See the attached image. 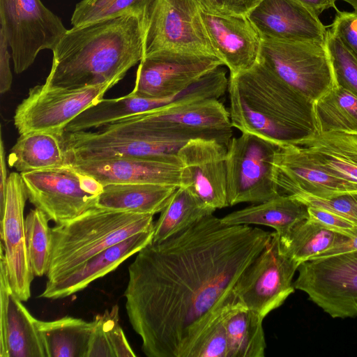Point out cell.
<instances>
[{
  "instance_id": "cell-1",
  "label": "cell",
  "mask_w": 357,
  "mask_h": 357,
  "mask_svg": "<svg viewBox=\"0 0 357 357\" xmlns=\"http://www.w3.org/2000/svg\"><path fill=\"white\" fill-rule=\"evenodd\" d=\"M273 232L208 215L137 252L128 268L126 310L149 357H189Z\"/></svg>"
},
{
  "instance_id": "cell-2",
  "label": "cell",
  "mask_w": 357,
  "mask_h": 357,
  "mask_svg": "<svg viewBox=\"0 0 357 357\" xmlns=\"http://www.w3.org/2000/svg\"><path fill=\"white\" fill-rule=\"evenodd\" d=\"M144 22L123 15L67 30L52 50L45 85L79 89L114 82L144 56Z\"/></svg>"
},
{
  "instance_id": "cell-3",
  "label": "cell",
  "mask_w": 357,
  "mask_h": 357,
  "mask_svg": "<svg viewBox=\"0 0 357 357\" xmlns=\"http://www.w3.org/2000/svg\"><path fill=\"white\" fill-rule=\"evenodd\" d=\"M154 229L153 215L93 206L52 227V280L76 268L108 248Z\"/></svg>"
},
{
  "instance_id": "cell-4",
  "label": "cell",
  "mask_w": 357,
  "mask_h": 357,
  "mask_svg": "<svg viewBox=\"0 0 357 357\" xmlns=\"http://www.w3.org/2000/svg\"><path fill=\"white\" fill-rule=\"evenodd\" d=\"M100 128L132 130L167 139H215L227 146L233 135L229 110L214 98L155 109Z\"/></svg>"
},
{
  "instance_id": "cell-5",
  "label": "cell",
  "mask_w": 357,
  "mask_h": 357,
  "mask_svg": "<svg viewBox=\"0 0 357 357\" xmlns=\"http://www.w3.org/2000/svg\"><path fill=\"white\" fill-rule=\"evenodd\" d=\"M258 61L313 103L337 85L326 42L262 38Z\"/></svg>"
},
{
  "instance_id": "cell-6",
  "label": "cell",
  "mask_w": 357,
  "mask_h": 357,
  "mask_svg": "<svg viewBox=\"0 0 357 357\" xmlns=\"http://www.w3.org/2000/svg\"><path fill=\"white\" fill-rule=\"evenodd\" d=\"M234 85L269 121L305 137L317 131L313 102L259 61L250 69L229 76Z\"/></svg>"
},
{
  "instance_id": "cell-7",
  "label": "cell",
  "mask_w": 357,
  "mask_h": 357,
  "mask_svg": "<svg viewBox=\"0 0 357 357\" xmlns=\"http://www.w3.org/2000/svg\"><path fill=\"white\" fill-rule=\"evenodd\" d=\"M0 25L17 74L28 69L41 50L52 51L67 31L40 0H0Z\"/></svg>"
},
{
  "instance_id": "cell-8",
  "label": "cell",
  "mask_w": 357,
  "mask_h": 357,
  "mask_svg": "<svg viewBox=\"0 0 357 357\" xmlns=\"http://www.w3.org/2000/svg\"><path fill=\"white\" fill-rule=\"evenodd\" d=\"M198 0H155L144 21V56L160 51L217 56Z\"/></svg>"
},
{
  "instance_id": "cell-9",
  "label": "cell",
  "mask_w": 357,
  "mask_h": 357,
  "mask_svg": "<svg viewBox=\"0 0 357 357\" xmlns=\"http://www.w3.org/2000/svg\"><path fill=\"white\" fill-rule=\"evenodd\" d=\"M278 145L257 135L242 132L227 144V179L229 206L259 204L280 192L273 177Z\"/></svg>"
},
{
  "instance_id": "cell-10",
  "label": "cell",
  "mask_w": 357,
  "mask_h": 357,
  "mask_svg": "<svg viewBox=\"0 0 357 357\" xmlns=\"http://www.w3.org/2000/svg\"><path fill=\"white\" fill-rule=\"evenodd\" d=\"M115 84L108 82L79 89L36 85L16 107L14 125L20 135L48 132L62 135L75 118L102 99Z\"/></svg>"
},
{
  "instance_id": "cell-11",
  "label": "cell",
  "mask_w": 357,
  "mask_h": 357,
  "mask_svg": "<svg viewBox=\"0 0 357 357\" xmlns=\"http://www.w3.org/2000/svg\"><path fill=\"white\" fill-rule=\"evenodd\" d=\"M295 289L333 318L357 316V250L310 259L298 267Z\"/></svg>"
},
{
  "instance_id": "cell-12",
  "label": "cell",
  "mask_w": 357,
  "mask_h": 357,
  "mask_svg": "<svg viewBox=\"0 0 357 357\" xmlns=\"http://www.w3.org/2000/svg\"><path fill=\"white\" fill-rule=\"evenodd\" d=\"M299 265L281 251L280 236L273 231L269 243L240 276L234 292L264 319L294 293L292 280Z\"/></svg>"
},
{
  "instance_id": "cell-13",
  "label": "cell",
  "mask_w": 357,
  "mask_h": 357,
  "mask_svg": "<svg viewBox=\"0 0 357 357\" xmlns=\"http://www.w3.org/2000/svg\"><path fill=\"white\" fill-rule=\"evenodd\" d=\"M216 56L160 51L142 58L130 94L162 98L178 93L215 68L223 66Z\"/></svg>"
},
{
  "instance_id": "cell-14",
  "label": "cell",
  "mask_w": 357,
  "mask_h": 357,
  "mask_svg": "<svg viewBox=\"0 0 357 357\" xmlns=\"http://www.w3.org/2000/svg\"><path fill=\"white\" fill-rule=\"evenodd\" d=\"M227 146L215 139L188 141L178 151L182 165L181 186L215 211L229 206Z\"/></svg>"
},
{
  "instance_id": "cell-15",
  "label": "cell",
  "mask_w": 357,
  "mask_h": 357,
  "mask_svg": "<svg viewBox=\"0 0 357 357\" xmlns=\"http://www.w3.org/2000/svg\"><path fill=\"white\" fill-rule=\"evenodd\" d=\"M20 174L29 202L56 224L96 206L98 197L82 188L78 172L71 165Z\"/></svg>"
},
{
  "instance_id": "cell-16",
  "label": "cell",
  "mask_w": 357,
  "mask_h": 357,
  "mask_svg": "<svg viewBox=\"0 0 357 357\" xmlns=\"http://www.w3.org/2000/svg\"><path fill=\"white\" fill-rule=\"evenodd\" d=\"M28 196L20 173L8 178L3 211L0 214L1 238L8 280L15 294L22 301L31 296L34 278L26 241L24 211Z\"/></svg>"
},
{
  "instance_id": "cell-17",
  "label": "cell",
  "mask_w": 357,
  "mask_h": 357,
  "mask_svg": "<svg viewBox=\"0 0 357 357\" xmlns=\"http://www.w3.org/2000/svg\"><path fill=\"white\" fill-rule=\"evenodd\" d=\"M273 177L280 192L291 196L328 197L357 191V183L331 173L296 144L278 146L273 160Z\"/></svg>"
},
{
  "instance_id": "cell-18",
  "label": "cell",
  "mask_w": 357,
  "mask_h": 357,
  "mask_svg": "<svg viewBox=\"0 0 357 357\" xmlns=\"http://www.w3.org/2000/svg\"><path fill=\"white\" fill-rule=\"evenodd\" d=\"M211 43L219 59L236 76L259 60L262 38L247 15L201 11Z\"/></svg>"
},
{
  "instance_id": "cell-19",
  "label": "cell",
  "mask_w": 357,
  "mask_h": 357,
  "mask_svg": "<svg viewBox=\"0 0 357 357\" xmlns=\"http://www.w3.org/2000/svg\"><path fill=\"white\" fill-rule=\"evenodd\" d=\"M70 165L76 171L96 178L103 185L123 183L181 186L182 165L177 154L77 160Z\"/></svg>"
},
{
  "instance_id": "cell-20",
  "label": "cell",
  "mask_w": 357,
  "mask_h": 357,
  "mask_svg": "<svg viewBox=\"0 0 357 357\" xmlns=\"http://www.w3.org/2000/svg\"><path fill=\"white\" fill-rule=\"evenodd\" d=\"M0 357H47L33 317L13 292L0 245Z\"/></svg>"
},
{
  "instance_id": "cell-21",
  "label": "cell",
  "mask_w": 357,
  "mask_h": 357,
  "mask_svg": "<svg viewBox=\"0 0 357 357\" xmlns=\"http://www.w3.org/2000/svg\"><path fill=\"white\" fill-rule=\"evenodd\" d=\"M246 15L262 38L326 42V26L296 0H261Z\"/></svg>"
},
{
  "instance_id": "cell-22",
  "label": "cell",
  "mask_w": 357,
  "mask_h": 357,
  "mask_svg": "<svg viewBox=\"0 0 357 357\" xmlns=\"http://www.w3.org/2000/svg\"><path fill=\"white\" fill-rule=\"evenodd\" d=\"M154 229L136 234L91 257L73 271L47 280L40 297L59 299L80 291L151 243Z\"/></svg>"
},
{
  "instance_id": "cell-23",
  "label": "cell",
  "mask_w": 357,
  "mask_h": 357,
  "mask_svg": "<svg viewBox=\"0 0 357 357\" xmlns=\"http://www.w3.org/2000/svg\"><path fill=\"white\" fill-rule=\"evenodd\" d=\"M296 145L331 173L357 183V133L316 132Z\"/></svg>"
},
{
  "instance_id": "cell-24",
  "label": "cell",
  "mask_w": 357,
  "mask_h": 357,
  "mask_svg": "<svg viewBox=\"0 0 357 357\" xmlns=\"http://www.w3.org/2000/svg\"><path fill=\"white\" fill-rule=\"evenodd\" d=\"M176 189L153 183H109L104 185L96 206L154 215L165 208Z\"/></svg>"
},
{
  "instance_id": "cell-25",
  "label": "cell",
  "mask_w": 357,
  "mask_h": 357,
  "mask_svg": "<svg viewBox=\"0 0 357 357\" xmlns=\"http://www.w3.org/2000/svg\"><path fill=\"white\" fill-rule=\"evenodd\" d=\"M308 218L306 204L291 195L280 193L272 199L235 211L220 219L228 225L268 226L282 236L295 224Z\"/></svg>"
},
{
  "instance_id": "cell-26",
  "label": "cell",
  "mask_w": 357,
  "mask_h": 357,
  "mask_svg": "<svg viewBox=\"0 0 357 357\" xmlns=\"http://www.w3.org/2000/svg\"><path fill=\"white\" fill-rule=\"evenodd\" d=\"M62 136L48 132L20 135L8 154L9 167L22 173L70 166Z\"/></svg>"
},
{
  "instance_id": "cell-27",
  "label": "cell",
  "mask_w": 357,
  "mask_h": 357,
  "mask_svg": "<svg viewBox=\"0 0 357 357\" xmlns=\"http://www.w3.org/2000/svg\"><path fill=\"white\" fill-rule=\"evenodd\" d=\"M223 323L229 337L230 357H264L266 347L263 318L238 298L222 310Z\"/></svg>"
},
{
  "instance_id": "cell-28",
  "label": "cell",
  "mask_w": 357,
  "mask_h": 357,
  "mask_svg": "<svg viewBox=\"0 0 357 357\" xmlns=\"http://www.w3.org/2000/svg\"><path fill=\"white\" fill-rule=\"evenodd\" d=\"M93 320L63 317L50 321H38L47 357H86Z\"/></svg>"
},
{
  "instance_id": "cell-29",
  "label": "cell",
  "mask_w": 357,
  "mask_h": 357,
  "mask_svg": "<svg viewBox=\"0 0 357 357\" xmlns=\"http://www.w3.org/2000/svg\"><path fill=\"white\" fill-rule=\"evenodd\" d=\"M342 236L308 218L280 236V248L284 254L301 264L331 249Z\"/></svg>"
},
{
  "instance_id": "cell-30",
  "label": "cell",
  "mask_w": 357,
  "mask_h": 357,
  "mask_svg": "<svg viewBox=\"0 0 357 357\" xmlns=\"http://www.w3.org/2000/svg\"><path fill=\"white\" fill-rule=\"evenodd\" d=\"M214 211L187 189L178 187L154 223L152 242L163 241Z\"/></svg>"
},
{
  "instance_id": "cell-31",
  "label": "cell",
  "mask_w": 357,
  "mask_h": 357,
  "mask_svg": "<svg viewBox=\"0 0 357 357\" xmlns=\"http://www.w3.org/2000/svg\"><path fill=\"white\" fill-rule=\"evenodd\" d=\"M317 132L357 133V96L336 85L313 103Z\"/></svg>"
},
{
  "instance_id": "cell-32",
  "label": "cell",
  "mask_w": 357,
  "mask_h": 357,
  "mask_svg": "<svg viewBox=\"0 0 357 357\" xmlns=\"http://www.w3.org/2000/svg\"><path fill=\"white\" fill-rule=\"evenodd\" d=\"M155 0H82L76 4L71 17L73 26L127 15L144 21Z\"/></svg>"
},
{
  "instance_id": "cell-33",
  "label": "cell",
  "mask_w": 357,
  "mask_h": 357,
  "mask_svg": "<svg viewBox=\"0 0 357 357\" xmlns=\"http://www.w3.org/2000/svg\"><path fill=\"white\" fill-rule=\"evenodd\" d=\"M50 219L41 210L31 209L25 218L27 250L34 276H43L49 271L52 251V228Z\"/></svg>"
},
{
  "instance_id": "cell-34",
  "label": "cell",
  "mask_w": 357,
  "mask_h": 357,
  "mask_svg": "<svg viewBox=\"0 0 357 357\" xmlns=\"http://www.w3.org/2000/svg\"><path fill=\"white\" fill-rule=\"evenodd\" d=\"M326 45L337 85L357 96V59L330 29L327 31Z\"/></svg>"
},
{
  "instance_id": "cell-35",
  "label": "cell",
  "mask_w": 357,
  "mask_h": 357,
  "mask_svg": "<svg viewBox=\"0 0 357 357\" xmlns=\"http://www.w3.org/2000/svg\"><path fill=\"white\" fill-rule=\"evenodd\" d=\"M222 308L198 338L189 357H230L229 340L222 317Z\"/></svg>"
},
{
  "instance_id": "cell-36",
  "label": "cell",
  "mask_w": 357,
  "mask_h": 357,
  "mask_svg": "<svg viewBox=\"0 0 357 357\" xmlns=\"http://www.w3.org/2000/svg\"><path fill=\"white\" fill-rule=\"evenodd\" d=\"M293 197L308 206L327 210L357 226V191L340 193L328 197H317L308 195Z\"/></svg>"
},
{
  "instance_id": "cell-37",
  "label": "cell",
  "mask_w": 357,
  "mask_h": 357,
  "mask_svg": "<svg viewBox=\"0 0 357 357\" xmlns=\"http://www.w3.org/2000/svg\"><path fill=\"white\" fill-rule=\"evenodd\" d=\"M98 315L114 357L136 356L119 324V306L115 305L111 310H107L103 314Z\"/></svg>"
},
{
  "instance_id": "cell-38",
  "label": "cell",
  "mask_w": 357,
  "mask_h": 357,
  "mask_svg": "<svg viewBox=\"0 0 357 357\" xmlns=\"http://www.w3.org/2000/svg\"><path fill=\"white\" fill-rule=\"evenodd\" d=\"M330 31L357 59V15L336 9Z\"/></svg>"
},
{
  "instance_id": "cell-39",
  "label": "cell",
  "mask_w": 357,
  "mask_h": 357,
  "mask_svg": "<svg viewBox=\"0 0 357 357\" xmlns=\"http://www.w3.org/2000/svg\"><path fill=\"white\" fill-rule=\"evenodd\" d=\"M309 218L327 229L343 235L349 236L356 227L347 220L327 210L308 206Z\"/></svg>"
},
{
  "instance_id": "cell-40",
  "label": "cell",
  "mask_w": 357,
  "mask_h": 357,
  "mask_svg": "<svg viewBox=\"0 0 357 357\" xmlns=\"http://www.w3.org/2000/svg\"><path fill=\"white\" fill-rule=\"evenodd\" d=\"M8 43L3 33L0 31V92L1 94L8 91L12 85L13 76L10 67Z\"/></svg>"
},
{
  "instance_id": "cell-41",
  "label": "cell",
  "mask_w": 357,
  "mask_h": 357,
  "mask_svg": "<svg viewBox=\"0 0 357 357\" xmlns=\"http://www.w3.org/2000/svg\"><path fill=\"white\" fill-rule=\"evenodd\" d=\"M221 13L246 15L261 0H216Z\"/></svg>"
},
{
  "instance_id": "cell-42",
  "label": "cell",
  "mask_w": 357,
  "mask_h": 357,
  "mask_svg": "<svg viewBox=\"0 0 357 357\" xmlns=\"http://www.w3.org/2000/svg\"><path fill=\"white\" fill-rule=\"evenodd\" d=\"M357 250V226L349 236L343 235L342 238L331 249L317 256L314 259L349 252Z\"/></svg>"
},
{
  "instance_id": "cell-43",
  "label": "cell",
  "mask_w": 357,
  "mask_h": 357,
  "mask_svg": "<svg viewBox=\"0 0 357 357\" xmlns=\"http://www.w3.org/2000/svg\"><path fill=\"white\" fill-rule=\"evenodd\" d=\"M8 176L6 163V153L2 135L0 139V214L3 211Z\"/></svg>"
},
{
  "instance_id": "cell-44",
  "label": "cell",
  "mask_w": 357,
  "mask_h": 357,
  "mask_svg": "<svg viewBox=\"0 0 357 357\" xmlns=\"http://www.w3.org/2000/svg\"><path fill=\"white\" fill-rule=\"evenodd\" d=\"M77 172L82 188L89 194L98 197L103 191L104 185L96 178L88 174Z\"/></svg>"
},
{
  "instance_id": "cell-45",
  "label": "cell",
  "mask_w": 357,
  "mask_h": 357,
  "mask_svg": "<svg viewBox=\"0 0 357 357\" xmlns=\"http://www.w3.org/2000/svg\"><path fill=\"white\" fill-rule=\"evenodd\" d=\"M313 11L317 16L328 8L337 9L335 3L337 0H296Z\"/></svg>"
},
{
  "instance_id": "cell-46",
  "label": "cell",
  "mask_w": 357,
  "mask_h": 357,
  "mask_svg": "<svg viewBox=\"0 0 357 357\" xmlns=\"http://www.w3.org/2000/svg\"><path fill=\"white\" fill-rule=\"evenodd\" d=\"M203 10L213 12L217 13H222L220 7L216 0H198Z\"/></svg>"
},
{
  "instance_id": "cell-47",
  "label": "cell",
  "mask_w": 357,
  "mask_h": 357,
  "mask_svg": "<svg viewBox=\"0 0 357 357\" xmlns=\"http://www.w3.org/2000/svg\"><path fill=\"white\" fill-rule=\"evenodd\" d=\"M343 1H345L347 3H348L349 4H350L353 9H354V13H355L356 15H357V0H342Z\"/></svg>"
}]
</instances>
